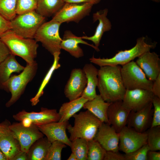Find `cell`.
<instances>
[{
  "mask_svg": "<svg viewBox=\"0 0 160 160\" xmlns=\"http://www.w3.org/2000/svg\"><path fill=\"white\" fill-rule=\"evenodd\" d=\"M120 65L105 66L98 70L97 86L104 100L111 103L122 100L126 92Z\"/></svg>",
  "mask_w": 160,
  "mask_h": 160,
  "instance_id": "obj_1",
  "label": "cell"
},
{
  "mask_svg": "<svg viewBox=\"0 0 160 160\" xmlns=\"http://www.w3.org/2000/svg\"><path fill=\"white\" fill-rule=\"evenodd\" d=\"M0 39L11 54L20 57L27 64H31L35 61L39 45L34 39L20 36L11 30L4 33Z\"/></svg>",
  "mask_w": 160,
  "mask_h": 160,
  "instance_id": "obj_2",
  "label": "cell"
},
{
  "mask_svg": "<svg viewBox=\"0 0 160 160\" xmlns=\"http://www.w3.org/2000/svg\"><path fill=\"white\" fill-rule=\"evenodd\" d=\"M156 43H148L145 37H141L137 40L136 45L128 50L120 51L111 58H97L93 56L90 61L100 67L105 66L123 65L133 61L143 53L154 48Z\"/></svg>",
  "mask_w": 160,
  "mask_h": 160,
  "instance_id": "obj_3",
  "label": "cell"
},
{
  "mask_svg": "<svg viewBox=\"0 0 160 160\" xmlns=\"http://www.w3.org/2000/svg\"><path fill=\"white\" fill-rule=\"evenodd\" d=\"M74 125L69 124L67 129L70 134L71 141L80 138L89 141L94 139L102 122L88 110L75 114Z\"/></svg>",
  "mask_w": 160,
  "mask_h": 160,
  "instance_id": "obj_4",
  "label": "cell"
},
{
  "mask_svg": "<svg viewBox=\"0 0 160 160\" xmlns=\"http://www.w3.org/2000/svg\"><path fill=\"white\" fill-rule=\"evenodd\" d=\"M38 64L35 61L32 64H27L23 71L17 75H12L9 79L3 83L0 88L10 92L11 96L6 103L7 107H9L15 103L24 93L28 84L35 76Z\"/></svg>",
  "mask_w": 160,
  "mask_h": 160,
  "instance_id": "obj_5",
  "label": "cell"
},
{
  "mask_svg": "<svg viewBox=\"0 0 160 160\" xmlns=\"http://www.w3.org/2000/svg\"><path fill=\"white\" fill-rule=\"evenodd\" d=\"M17 15L10 21L11 30L20 36L34 39L37 30L45 22L46 17L36 11Z\"/></svg>",
  "mask_w": 160,
  "mask_h": 160,
  "instance_id": "obj_6",
  "label": "cell"
},
{
  "mask_svg": "<svg viewBox=\"0 0 160 160\" xmlns=\"http://www.w3.org/2000/svg\"><path fill=\"white\" fill-rule=\"evenodd\" d=\"M61 24L52 19L45 22L39 27L34 38L52 55L60 51L62 39L60 35L59 28Z\"/></svg>",
  "mask_w": 160,
  "mask_h": 160,
  "instance_id": "obj_7",
  "label": "cell"
},
{
  "mask_svg": "<svg viewBox=\"0 0 160 160\" xmlns=\"http://www.w3.org/2000/svg\"><path fill=\"white\" fill-rule=\"evenodd\" d=\"M121 73L126 89H141L151 91L153 81L147 78L135 62L132 61L122 66Z\"/></svg>",
  "mask_w": 160,
  "mask_h": 160,
  "instance_id": "obj_8",
  "label": "cell"
},
{
  "mask_svg": "<svg viewBox=\"0 0 160 160\" xmlns=\"http://www.w3.org/2000/svg\"><path fill=\"white\" fill-rule=\"evenodd\" d=\"M93 5L89 3H65L52 19L61 24L70 22L78 23L89 15Z\"/></svg>",
  "mask_w": 160,
  "mask_h": 160,
  "instance_id": "obj_9",
  "label": "cell"
},
{
  "mask_svg": "<svg viewBox=\"0 0 160 160\" xmlns=\"http://www.w3.org/2000/svg\"><path fill=\"white\" fill-rule=\"evenodd\" d=\"M17 121L25 125L33 124L41 125L59 121L60 116L56 109H49L42 107L39 112H28L24 110L13 116Z\"/></svg>",
  "mask_w": 160,
  "mask_h": 160,
  "instance_id": "obj_10",
  "label": "cell"
},
{
  "mask_svg": "<svg viewBox=\"0 0 160 160\" xmlns=\"http://www.w3.org/2000/svg\"><path fill=\"white\" fill-rule=\"evenodd\" d=\"M9 127L19 141L21 150L26 153L36 140L44 136L37 126L34 124L25 125L20 122L11 124Z\"/></svg>",
  "mask_w": 160,
  "mask_h": 160,
  "instance_id": "obj_11",
  "label": "cell"
},
{
  "mask_svg": "<svg viewBox=\"0 0 160 160\" xmlns=\"http://www.w3.org/2000/svg\"><path fill=\"white\" fill-rule=\"evenodd\" d=\"M119 134V150L125 153L133 152L147 143V132H139L126 126Z\"/></svg>",
  "mask_w": 160,
  "mask_h": 160,
  "instance_id": "obj_12",
  "label": "cell"
},
{
  "mask_svg": "<svg viewBox=\"0 0 160 160\" xmlns=\"http://www.w3.org/2000/svg\"><path fill=\"white\" fill-rule=\"evenodd\" d=\"M11 124L7 119L0 123V149L7 160H12L21 151L19 141L10 128Z\"/></svg>",
  "mask_w": 160,
  "mask_h": 160,
  "instance_id": "obj_13",
  "label": "cell"
},
{
  "mask_svg": "<svg viewBox=\"0 0 160 160\" xmlns=\"http://www.w3.org/2000/svg\"><path fill=\"white\" fill-rule=\"evenodd\" d=\"M154 96L150 90L137 89H126L122 102L131 111H136L152 102Z\"/></svg>",
  "mask_w": 160,
  "mask_h": 160,
  "instance_id": "obj_14",
  "label": "cell"
},
{
  "mask_svg": "<svg viewBox=\"0 0 160 160\" xmlns=\"http://www.w3.org/2000/svg\"><path fill=\"white\" fill-rule=\"evenodd\" d=\"M87 84V78L83 69H73L64 88V93L65 97L69 101L81 97Z\"/></svg>",
  "mask_w": 160,
  "mask_h": 160,
  "instance_id": "obj_15",
  "label": "cell"
},
{
  "mask_svg": "<svg viewBox=\"0 0 160 160\" xmlns=\"http://www.w3.org/2000/svg\"><path fill=\"white\" fill-rule=\"evenodd\" d=\"M130 111L122 100L111 103L107 111L108 124L119 133L127 125Z\"/></svg>",
  "mask_w": 160,
  "mask_h": 160,
  "instance_id": "obj_16",
  "label": "cell"
},
{
  "mask_svg": "<svg viewBox=\"0 0 160 160\" xmlns=\"http://www.w3.org/2000/svg\"><path fill=\"white\" fill-rule=\"evenodd\" d=\"M94 139L99 142L106 151H119V133L109 124L102 122Z\"/></svg>",
  "mask_w": 160,
  "mask_h": 160,
  "instance_id": "obj_17",
  "label": "cell"
},
{
  "mask_svg": "<svg viewBox=\"0 0 160 160\" xmlns=\"http://www.w3.org/2000/svg\"><path fill=\"white\" fill-rule=\"evenodd\" d=\"M69 124L68 121L64 122L58 121L37 127L51 143L55 141H59L70 147L71 141L68 137L66 132Z\"/></svg>",
  "mask_w": 160,
  "mask_h": 160,
  "instance_id": "obj_18",
  "label": "cell"
},
{
  "mask_svg": "<svg viewBox=\"0 0 160 160\" xmlns=\"http://www.w3.org/2000/svg\"><path fill=\"white\" fill-rule=\"evenodd\" d=\"M152 107L151 102L140 110L131 111L128 118L127 126L139 132H145L149 124L151 123V115L153 111Z\"/></svg>",
  "mask_w": 160,
  "mask_h": 160,
  "instance_id": "obj_19",
  "label": "cell"
},
{
  "mask_svg": "<svg viewBox=\"0 0 160 160\" xmlns=\"http://www.w3.org/2000/svg\"><path fill=\"white\" fill-rule=\"evenodd\" d=\"M147 78L153 81L160 73V59L154 52H146L137 57L135 62Z\"/></svg>",
  "mask_w": 160,
  "mask_h": 160,
  "instance_id": "obj_20",
  "label": "cell"
},
{
  "mask_svg": "<svg viewBox=\"0 0 160 160\" xmlns=\"http://www.w3.org/2000/svg\"><path fill=\"white\" fill-rule=\"evenodd\" d=\"M82 44L90 46L97 51L98 48L95 45L89 44L84 41L81 37H79L73 34L70 30H66L64 33L60 43L61 49H63L68 52L71 55L78 58L84 55L82 49L79 45Z\"/></svg>",
  "mask_w": 160,
  "mask_h": 160,
  "instance_id": "obj_21",
  "label": "cell"
},
{
  "mask_svg": "<svg viewBox=\"0 0 160 160\" xmlns=\"http://www.w3.org/2000/svg\"><path fill=\"white\" fill-rule=\"evenodd\" d=\"M108 12V9L105 8L93 13L92 16L93 22H95L97 20L99 21L98 25L94 34L91 36H81L83 39H87L92 41L95 46L98 48L104 33L110 31L111 28V23L107 17Z\"/></svg>",
  "mask_w": 160,
  "mask_h": 160,
  "instance_id": "obj_22",
  "label": "cell"
},
{
  "mask_svg": "<svg viewBox=\"0 0 160 160\" xmlns=\"http://www.w3.org/2000/svg\"><path fill=\"white\" fill-rule=\"evenodd\" d=\"M83 70L87 78V84L81 96L90 100L97 95L96 88L98 83V70L92 63L85 64Z\"/></svg>",
  "mask_w": 160,
  "mask_h": 160,
  "instance_id": "obj_23",
  "label": "cell"
},
{
  "mask_svg": "<svg viewBox=\"0 0 160 160\" xmlns=\"http://www.w3.org/2000/svg\"><path fill=\"white\" fill-rule=\"evenodd\" d=\"M110 103L105 101L100 95H97L93 99L86 102L83 108L90 111L102 122L108 124L107 111Z\"/></svg>",
  "mask_w": 160,
  "mask_h": 160,
  "instance_id": "obj_24",
  "label": "cell"
},
{
  "mask_svg": "<svg viewBox=\"0 0 160 160\" xmlns=\"http://www.w3.org/2000/svg\"><path fill=\"white\" fill-rule=\"evenodd\" d=\"M15 56L11 53L0 65V88L12 73H20L25 68L17 61Z\"/></svg>",
  "mask_w": 160,
  "mask_h": 160,
  "instance_id": "obj_25",
  "label": "cell"
},
{
  "mask_svg": "<svg viewBox=\"0 0 160 160\" xmlns=\"http://www.w3.org/2000/svg\"><path fill=\"white\" fill-rule=\"evenodd\" d=\"M51 144L44 136L36 140L27 152L28 160H45Z\"/></svg>",
  "mask_w": 160,
  "mask_h": 160,
  "instance_id": "obj_26",
  "label": "cell"
},
{
  "mask_svg": "<svg viewBox=\"0 0 160 160\" xmlns=\"http://www.w3.org/2000/svg\"><path fill=\"white\" fill-rule=\"evenodd\" d=\"M88 101L82 96L63 103L58 112L60 116L59 121H68L69 119L83 108L84 105Z\"/></svg>",
  "mask_w": 160,
  "mask_h": 160,
  "instance_id": "obj_27",
  "label": "cell"
},
{
  "mask_svg": "<svg viewBox=\"0 0 160 160\" xmlns=\"http://www.w3.org/2000/svg\"><path fill=\"white\" fill-rule=\"evenodd\" d=\"M60 54V52H58L53 54L54 61L52 65L44 78L36 94L30 100L32 106H35L39 103V98L43 94L44 90L50 81L54 72L60 67L61 65L59 63Z\"/></svg>",
  "mask_w": 160,
  "mask_h": 160,
  "instance_id": "obj_28",
  "label": "cell"
},
{
  "mask_svg": "<svg viewBox=\"0 0 160 160\" xmlns=\"http://www.w3.org/2000/svg\"><path fill=\"white\" fill-rule=\"evenodd\" d=\"M64 3L62 0H37L36 11L45 17H49L54 15Z\"/></svg>",
  "mask_w": 160,
  "mask_h": 160,
  "instance_id": "obj_29",
  "label": "cell"
},
{
  "mask_svg": "<svg viewBox=\"0 0 160 160\" xmlns=\"http://www.w3.org/2000/svg\"><path fill=\"white\" fill-rule=\"evenodd\" d=\"M70 147L77 160H87L88 141L82 138H77L71 141Z\"/></svg>",
  "mask_w": 160,
  "mask_h": 160,
  "instance_id": "obj_30",
  "label": "cell"
},
{
  "mask_svg": "<svg viewBox=\"0 0 160 160\" xmlns=\"http://www.w3.org/2000/svg\"><path fill=\"white\" fill-rule=\"evenodd\" d=\"M17 0H0V14L10 21L17 15Z\"/></svg>",
  "mask_w": 160,
  "mask_h": 160,
  "instance_id": "obj_31",
  "label": "cell"
},
{
  "mask_svg": "<svg viewBox=\"0 0 160 160\" xmlns=\"http://www.w3.org/2000/svg\"><path fill=\"white\" fill-rule=\"evenodd\" d=\"M87 160H103L106 151L94 139L88 141Z\"/></svg>",
  "mask_w": 160,
  "mask_h": 160,
  "instance_id": "obj_32",
  "label": "cell"
},
{
  "mask_svg": "<svg viewBox=\"0 0 160 160\" xmlns=\"http://www.w3.org/2000/svg\"><path fill=\"white\" fill-rule=\"evenodd\" d=\"M147 133V144L150 150L160 151V126L150 127Z\"/></svg>",
  "mask_w": 160,
  "mask_h": 160,
  "instance_id": "obj_33",
  "label": "cell"
},
{
  "mask_svg": "<svg viewBox=\"0 0 160 160\" xmlns=\"http://www.w3.org/2000/svg\"><path fill=\"white\" fill-rule=\"evenodd\" d=\"M66 145L62 142L55 141L51 143L45 160H60L63 149Z\"/></svg>",
  "mask_w": 160,
  "mask_h": 160,
  "instance_id": "obj_34",
  "label": "cell"
},
{
  "mask_svg": "<svg viewBox=\"0 0 160 160\" xmlns=\"http://www.w3.org/2000/svg\"><path fill=\"white\" fill-rule=\"evenodd\" d=\"M37 0H17L16 13L20 15L36 11Z\"/></svg>",
  "mask_w": 160,
  "mask_h": 160,
  "instance_id": "obj_35",
  "label": "cell"
},
{
  "mask_svg": "<svg viewBox=\"0 0 160 160\" xmlns=\"http://www.w3.org/2000/svg\"><path fill=\"white\" fill-rule=\"evenodd\" d=\"M149 150L147 143L133 152L125 153V160H147V154Z\"/></svg>",
  "mask_w": 160,
  "mask_h": 160,
  "instance_id": "obj_36",
  "label": "cell"
},
{
  "mask_svg": "<svg viewBox=\"0 0 160 160\" xmlns=\"http://www.w3.org/2000/svg\"><path fill=\"white\" fill-rule=\"evenodd\" d=\"M152 103L154 109L151 127L160 126V98L154 95Z\"/></svg>",
  "mask_w": 160,
  "mask_h": 160,
  "instance_id": "obj_37",
  "label": "cell"
},
{
  "mask_svg": "<svg viewBox=\"0 0 160 160\" xmlns=\"http://www.w3.org/2000/svg\"><path fill=\"white\" fill-rule=\"evenodd\" d=\"M103 160H125L124 154L119 152L106 151Z\"/></svg>",
  "mask_w": 160,
  "mask_h": 160,
  "instance_id": "obj_38",
  "label": "cell"
},
{
  "mask_svg": "<svg viewBox=\"0 0 160 160\" xmlns=\"http://www.w3.org/2000/svg\"><path fill=\"white\" fill-rule=\"evenodd\" d=\"M10 21H9L0 14V37L7 31L11 30Z\"/></svg>",
  "mask_w": 160,
  "mask_h": 160,
  "instance_id": "obj_39",
  "label": "cell"
},
{
  "mask_svg": "<svg viewBox=\"0 0 160 160\" xmlns=\"http://www.w3.org/2000/svg\"><path fill=\"white\" fill-rule=\"evenodd\" d=\"M10 53L8 48L0 39V65Z\"/></svg>",
  "mask_w": 160,
  "mask_h": 160,
  "instance_id": "obj_40",
  "label": "cell"
},
{
  "mask_svg": "<svg viewBox=\"0 0 160 160\" xmlns=\"http://www.w3.org/2000/svg\"><path fill=\"white\" fill-rule=\"evenodd\" d=\"M151 91L154 95L160 98V73L153 81Z\"/></svg>",
  "mask_w": 160,
  "mask_h": 160,
  "instance_id": "obj_41",
  "label": "cell"
},
{
  "mask_svg": "<svg viewBox=\"0 0 160 160\" xmlns=\"http://www.w3.org/2000/svg\"><path fill=\"white\" fill-rule=\"evenodd\" d=\"M65 3H89L93 5L98 3L100 0H62Z\"/></svg>",
  "mask_w": 160,
  "mask_h": 160,
  "instance_id": "obj_42",
  "label": "cell"
},
{
  "mask_svg": "<svg viewBox=\"0 0 160 160\" xmlns=\"http://www.w3.org/2000/svg\"><path fill=\"white\" fill-rule=\"evenodd\" d=\"M147 160H160V152L149 150L147 154Z\"/></svg>",
  "mask_w": 160,
  "mask_h": 160,
  "instance_id": "obj_43",
  "label": "cell"
},
{
  "mask_svg": "<svg viewBox=\"0 0 160 160\" xmlns=\"http://www.w3.org/2000/svg\"><path fill=\"white\" fill-rule=\"evenodd\" d=\"M12 160H28L27 153L21 150L13 158Z\"/></svg>",
  "mask_w": 160,
  "mask_h": 160,
  "instance_id": "obj_44",
  "label": "cell"
},
{
  "mask_svg": "<svg viewBox=\"0 0 160 160\" xmlns=\"http://www.w3.org/2000/svg\"><path fill=\"white\" fill-rule=\"evenodd\" d=\"M0 160H7V158L3 152L0 149Z\"/></svg>",
  "mask_w": 160,
  "mask_h": 160,
  "instance_id": "obj_45",
  "label": "cell"
},
{
  "mask_svg": "<svg viewBox=\"0 0 160 160\" xmlns=\"http://www.w3.org/2000/svg\"><path fill=\"white\" fill-rule=\"evenodd\" d=\"M68 160H77L75 155L72 152L70 156L67 159Z\"/></svg>",
  "mask_w": 160,
  "mask_h": 160,
  "instance_id": "obj_46",
  "label": "cell"
},
{
  "mask_svg": "<svg viewBox=\"0 0 160 160\" xmlns=\"http://www.w3.org/2000/svg\"><path fill=\"white\" fill-rule=\"evenodd\" d=\"M152 0V1H155V2H159L160 0Z\"/></svg>",
  "mask_w": 160,
  "mask_h": 160,
  "instance_id": "obj_47",
  "label": "cell"
}]
</instances>
